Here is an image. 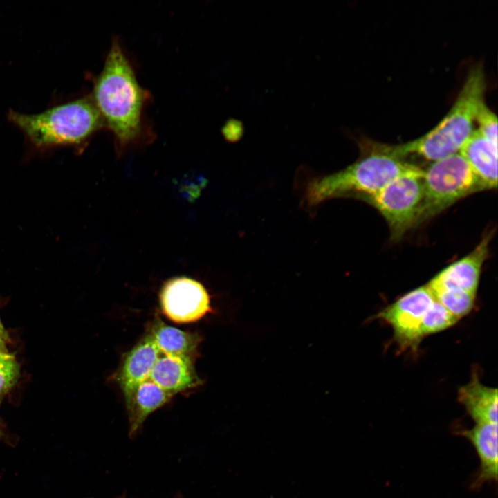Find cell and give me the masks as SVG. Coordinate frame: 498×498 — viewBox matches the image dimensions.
<instances>
[{
	"label": "cell",
	"instance_id": "obj_5",
	"mask_svg": "<svg viewBox=\"0 0 498 498\" xmlns=\"http://www.w3.org/2000/svg\"><path fill=\"white\" fill-rule=\"evenodd\" d=\"M423 199L417 226L456 202L487 190L459 153L433 162L423 170Z\"/></svg>",
	"mask_w": 498,
	"mask_h": 498
},
{
	"label": "cell",
	"instance_id": "obj_10",
	"mask_svg": "<svg viewBox=\"0 0 498 498\" xmlns=\"http://www.w3.org/2000/svg\"><path fill=\"white\" fill-rule=\"evenodd\" d=\"M491 233L486 234L469 254L450 264L432 279L476 295L482 266L489 253Z\"/></svg>",
	"mask_w": 498,
	"mask_h": 498
},
{
	"label": "cell",
	"instance_id": "obj_1",
	"mask_svg": "<svg viewBox=\"0 0 498 498\" xmlns=\"http://www.w3.org/2000/svg\"><path fill=\"white\" fill-rule=\"evenodd\" d=\"M360 155L353 164L341 171L314 178L305 190L307 205H317L325 200L353 197L363 200L399 176L418 166L398 156L390 145L363 140Z\"/></svg>",
	"mask_w": 498,
	"mask_h": 498
},
{
	"label": "cell",
	"instance_id": "obj_15",
	"mask_svg": "<svg viewBox=\"0 0 498 498\" xmlns=\"http://www.w3.org/2000/svg\"><path fill=\"white\" fill-rule=\"evenodd\" d=\"M172 396L149 378L141 382L126 406L129 421V436L133 437L147 416L168 402Z\"/></svg>",
	"mask_w": 498,
	"mask_h": 498
},
{
	"label": "cell",
	"instance_id": "obj_4",
	"mask_svg": "<svg viewBox=\"0 0 498 498\" xmlns=\"http://www.w3.org/2000/svg\"><path fill=\"white\" fill-rule=\"evenodd\" d=\"M8 119L36 147L79 145L104 124L91 98H82L37 114L10 111Z\"/></svg>",
	"mask_w": 498,
	"mask_h": 498
},
{
	"label": "cell",
	"instance_id": "obj_23",
	"mask_svg": "<svg viewBox=\"0 0 498 498\" xmlns=\"http://www.w3.org/2000/svg\"><path fill=\"white\" fill-rule=\"evenodd\" d=\"M2 436H3V433H2V431H1V427H0V439L2 438Z\"/></svg>",
	"mask_w": 498,
	"mask_h": 498
},
{
	"label": "cell",
	"instance_id": "obj_18",
	"mask_svg": "<svg viewBox=\"0 0 498 498\" xmlns=\"http://www.w3.org/2000/svg\"><path fill=\"white\" fill-rule=\"evenodd\" d=\"M458 320L442 304L434 300L423 317L421 325V336L423 338L428 335L445 330L454 325Z\"/></svg>",
	"mask_w": 498,
	"mask_h": 498
},
{
	"label": "cell",
	"instance_id": "obj_19",
	"mask_svg": "<svg viewBox=\"0 0 498 498\" xmlns=\"http://www.w3.org/2000/svg\"><path fill=\"white\" fill-rule=\"evenodd\" d=\"M19 376V365L7 350L0 351V396L12 387Z\"/></svg>",
	"mask_w": 498,
	"mask_h": 498
},
{
	"label": "cell",
	"instance_id": "obj_14",
	"mask_svg": "<svg viewBox=\"0 0 498 498\" xmlns=\"http://www.w3.org/2000/svg\"><path fill=\"white\" fill-rule=\"evenodd\" d=\"M458 399L476 423H497V389L483 385L477 374L459 389Z\"/></svg>",
	"mask_w": 498,
	"mask_h": 498
},
{
	"label": "cell",
	"instance_id": "obj_2",
	"mask_svg": "<svg viewBox=\"0 0 498 498\" xmlns=\"http://www.w3.org/2000/svg\"><path fill=\"white\" fill-rule=\"evenodd\" d=\"M145 98L129 60L118 42H113L95 80L92 100L120 148L138 138Z\"/></svg>",
	"mask_w": 498,
	"mask_h": 498
},
{
	"label": "cell",
	"instance_id": "obj_6",
	"mask_svg": "<svg viewBox=\"0 0 498 498\" xmlns=\"http://www.w3.org/2000/svg\"><path fill=\"white\" fill-rule=\"evenodd\" d=\"M423 170L418 167L363 199L384 217L393 241H399L417 226L423 199Z\"/></svg>",
	"mask_w": 498,
	"mask_h": 498
},
{
	"label": "cell",
	"instance_id": "obj_16",
	"mask_svg": "<svg viewBox=\"0 0 498 498\" xmlns=\"http://www.w3.org/2000/svg\"><path fill=\"white\" fill-rule=\"evenodd\" d=\"M160 353L194 359L201 338L197 333L186 332L157 320L151 332Z\"/></svg>",
	"mask_w": 498,
	"mask_h": 498
},
{
	"label": "cell",
	"instance_id": "obj_8",
	"mask_svg": "<svg viewBox=\"0 0 498 498\" xmlns=\"http://www.w3.org/2000/svg\"><path fill=\"white\" fill-rule=\"evenodd\" d=\"M160 302L163 313L178 323L195 322L212 310L205 287L185 277L168 280L160 290Z\"/></svg>",
	"mask_w": 498,
	"mask_h": 498
},
{
	"label": "cell",
	"instance_id": "obj_12",
	"mask_svg": "<svg viewBox=\"0 0 498 498\" xmlns=\"http://www.w3.org/2000/svg\"><path fill=\"white\" fill-rule=\"evenodd\" d=\"M149 378L173 396L203 382L196 373L193 359L164 354L157 358Z\"/></svg>",
	"mask_w": 498,
	"mask_h": 498
},
{
	"label": "cell",
	"instance_id": "obj_21",
	"mask_svg": "<svg viewBox=\"0 0 498 498\" xmlns=\"http://www.w3.org/2000/svg\"><path fill=\"white\" fill-rule=\"evenodd\" d=\"M7 338L6 332L3 328V326L1 323V321L0 320V339L5 340Z\"/></svg>",
	"mask_w": 498,
	"mask_h": 498
},
{
	"label": "cell",
	"instance_id": "obj_7",
	"mask_svg": "<svg viewBox=\"0 0 498 498\" xmlns=\"http://www.w3.org/2000/svg\"><path fill=\"white\" fill-rule=\"evenodd\" d=\"M434 300L427 285L418 287L382 309L378 317L391 326L394 338L400 348L415 350L423 339V317Z\"/></svg>",
	"mask_w": 498,
	"mask_h": 498
},
{
	"label": "cell",
	"instance_id": "obj_17",
	"mask_svg": "<svg viewBox=\"0 0 498 498\" xmlns=\"http://www.w3.org/2000/svg\"><path fill=\"white\" fill-rule=\"evenodd\" d=\"M435 300L442 304L458 320L467 315L474 308L476 295L454 286L431 279L427 284Z\"/></svg>",
	"mask_w": 498,
	"mask_h": 498
},
{
	"label": "cell",
	"instance_id": "obj_22",
	"mask_svg": "<svg viewBox=\"0 0 498 498\" xmlns=\"http://www.w3.org/2000/svg\"><path fill=\"white\" fill-rule=\"evenodd\" d=\"M6 350L5 347V340L0 339V351Z\"/></svg>",
	"mask_w": 498,
	"mask_h": 498
},
{
	"label": "cell",
	"instance_id": "obj_11",
	"mask_svg": "<svg viewBox=\"0 0 498 498\" xmlns=\"http://www.w3.org/2000/svg\"><path fill=\"white\" fill-rule=\"evenodd\" d=\"M474 446L480 464L471 487L476 490L483 484L497 481V423H476L471 429L459 430Z\"/></svg>",
	"mask_w": 498,
	"mask_h": 498
},
{
	"label": "cell",
	"instance_id": "obj_13",
	"mask_svg": "<svg viewBox=\"0 0 498 498\" xmlns=\"http://www.w3.org/2000/svg\"><path fill=\"white\" fill-rule=\"evenodd\" d=\"M486 189L497 186V145L474 130L459 152Z\"/></svg>",
	"mask_w": 498,
	"mask_h": 498
},
{
	"label": "cell",
	"instance_id": "obj_3",
	"mask_svg": "<svg viewBox=\"0 0 498 498\" xmlns=\"http://www.w3.org/2000/svg\"><path fill=\"white\" fill-rule=\"evenodd\" d=\"M486 87L482 67H474L442 120L418 138L404 144L391 145L394 152L403 159L409 155H416L432 162L459 153L474 131L477 111L485 102Z\"/></svg>",
	"mask_w": 498,
	"mask_h": 498
},
{
	"label": "cell",
	"instance_id": "obj_9",
	"mask_svg": "<svg viewBox=\"0 0 498 498\" xmlns=\"http://www.w3.org/2000/svg\"><path fill=\"white\" fill-rule=\"evenodd\" d=\"M159 355L149 333L126 355L118 378L126 406L130 403L138 385L149 378Z\"/></svg>",
	"mask_w": 498,
	"mask_h": 498
},
{
	"label": "cell",
	"instance_id": "obj_20",
	"mask_svg": "<svg viewBox=\"0 0 498 498\" xmlns=\"http://www.w3.org/2000/svg\"><path fill=\"white\" fill-rule=\"evenodd\" d=\"M475 122L479 126L477 130L487 140L497 145V117L485 102L479 107Z\"/></svg>",
	"mask_w": 498,
	"mask_h": 498
}]
</instances>
